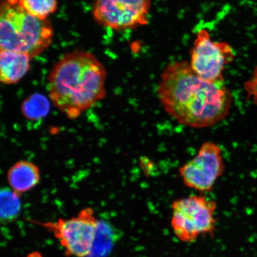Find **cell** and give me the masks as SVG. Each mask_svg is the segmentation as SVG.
Masks as SVG:
<instances>
[{
	"mask_svg": "<svg viewBox=\"0 0 257 257\" xmlns=\"http://www.w3.org/2000/svg\"><path fill=\"white\" fill-rule=\"evenodd\" d=\"M114 238L110 226L99 221L94 245L88 257H104L113 245Z\"/></svg>",
	"mask_w": 257,
	"mask_h": 257,
	"instance_id": "cell-13",
	"label": "cell"
},
{
	"mask_svg": "<svg viewBox=\"0 0 257 257\" xmlns=\"http://www.w3.org/2000/svg\"><path fill=\"white\" fill-rule=\"evenodd\" d=\"M21 194L10 188L2 189L0 194V219L2 224L15 221L21 211Z\"/></svg>",
	"mask_w": 257,
	"mask_h": 257,
	"instance_id": "cell-11",
	"label": "cell"
},
{
	"mask_svg": "<svg viewBox=\"0 0 257 257\" xmlns=\"http://www.w3.org/2000/svg\"><path fill=\"white\" fill-rule=\"evenodd\" d=\"M19 4L32 15L47 19L57 9V0H18Z\"/></svg>",
	"mask_w": 257,
	"mask_h": 257,
	"instance_id": "cell-14",
	"label": "cell"
},
{
	"mask_svg": "<svg viewBox=\"0 0 257 257\" xmlns=\"http://www.w3.org/2000/svg\"><path fill=\"white\" fill-rule=\"evenodd\" d=\"M8 181L10 188L19 194L34 188L40 181L39 168L27 160H20L9 169Z\"/></svg>",
	"mask_w": 257,
	"mask_h": 257,
	"instance_id": "cell-10",
	"label": "cell"
},
{
	"mask_svg": "<svg viewBox=\"0 0 257 257\" xmlns=\"http://www.w3.org/2000/svg\"><path fill=\"white\" fill-rule=\"evenodd\" d=\"M235 56L233 48L224 41L212 40L205 29L196 35L191 50L190 66L201 78L210 82H224L225 67Z\"/></svg>",
	"mask_w": 257,
	"mask_h": 257,
	"instance_id": "cell-6",
	"label": "cell"
},
{
	"mask_svg": "<svg viewBox=\"0 0 257 257\" xmlns=\"http://www.w3.org/2000/svg\"><path fill=\"white\" fill-rule=\"evenodd\" d=\"M31 58L16 51H0V80L5 85L16 84L30 69Z\"/></svg>",
	"mask_w": 257,
	"mask_h": 257,
	"instance_id": "cell-9",
	"label": "cell"
},
{
	"mask_svg": "<svg viewBox=\"0 0 257 257\" xmlns=\"http://www.w3.org/2000/svg\"><path fill=\"white\" fill-rule=\"evenodd\" d=\"M152 0H96L93 16L105 27L122 31L146 25Z\"/></svg>",
	"mask_w": 257,
	"mask_h": 257,
	"instance_id": "cell-7",
	"label": "cell"
},
{
	"mask_svg": "<svg viewBox=\"0 0 257 257\" xmlns=\"http://www.w3.org/2000/svg\"><path fill=\"white\" fill-rule=\"evenodd\" d=\"M157 96L164 110L179 123L204 128L229 114L232 96L224 82L202 79L185 61L170 63L161 75Z\"/></svg>",
	"mask_w": 257,
	"mask_h": 257,
	"instance_id": "cell-1",
	"label": "cell"
},
{
	"mask_svg": "<svg viewBox=\"0 0 257 257\" xmlns=\"http://www.w3.org/2000/svg\"><path fill=\"white\" fill-rule=\"evenodd\" d=\"M217 207L216 202L204 195L189 196L173 201L171 226L175 236L186 243L213 236L216 230Z\"/></svg>",
	"mask_w": 257,
	"mask_h": 257,
	"instance_id": "cell-4",
	"label": "cell"
},
{
	"mask_svg": "<svg viewBox=\"0 0 257 257\" xmlns=\"http://www.w3.org/2000/svg\"><path fill=\"white\" fill-rule=\"evenodd\" d=\"M49 99L39 93L28 96L21 105L22 114L28 120L32 121L43 119L50 111Z\"/></svg>",
	"mask_w": 257,
	"mask_h": 257,
	"instance_id": "cell-12",
	"label": "cell"
},
{
	"mask_svg": "<svg viewBox=\"0 0 257 257\" xmlns=\"http://www.w3.org/2000/svg\"><path fill=\"white\" fill-rule=\"evenodd\" d=\"M107 71L94 54L77 50L67 53L48 77V97L69 119L78 118L106 96Z\"/></svg>",
	"mask_w": 257,
	"mask_h": 257,
	"instance_id": "cell-2",
	"label": "cell"
},
{
	"mask_svg": "<svg viewBox=\"0 0 257 257\" xmlns=\"http://www.w3.org/2000/svg\"><path fill=\"white\" fill-rule=\"evenodd\" d=\"M53 30L47 19L35 17L18 0H3L0 12L1 50L27 54L31 59L49 47Z\"/></svg>",
	"mask_w": 257,
	"mask_h": 257,
	"instance_id": "cell-3",
	"label": "cell"
},
{
	"mask_svg": "<svg viewBox=\"0 0 257 257\" xmlns=\"http://www.w3.org/2000/svg\"><path fill=\"white\" fill-rule=\"evenodd\" d=\"M99 221L92 209L86 208L75 217L40 224L59 240L66 256L88 257L94 245Z\"/></svg>",
	"mask_w": 257,
	"mask_h": 257,
	"instance_id": "cell-5",
	"label": "cell"
},
{
	"mask_svg": "<svg viewBox=\"0 0 257 257\" xmlns=\"http://www.w3.org/2000/svg\"><path fill=\"white\" fill-rule=\"evenodd\" d=\"M224 166L221 151L217 144L204 143L194 159L179 169L184 184L201 193L210 192L223 175Z\"/></svg>",
	"mask_w": 257,
	"mask_h": 257,
	"instance_id": "cell-8",
	"label": "cell"
}]
</instances>
